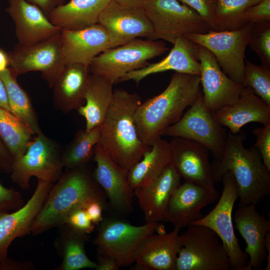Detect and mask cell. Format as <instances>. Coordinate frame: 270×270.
<instances>
[{
	"label": "cell",
	"instance_id": "obj_16",
	"mask_svg": "<svg viewBox=\"0 0 270 270\" xmlns=\"http://www.w3.org/2000/svg\"><path fill=\"white\" fill-rule=\"evenodd\" d=\"M98 23L108 34L109 48L139 37L149 39L152 32L151 22L142 8L128 7L112 0L101 12Z\"/></svg>",
	"mask_w": 270,
	"mask_h": 270
},
{
	"label": "cell",
	"instance_id": "obj_41",
	"mask_svg": "<svg viewBox=\"0 0 270 270\" xmlns=\"http://www.w3.org/2000/svg\"><path fill=\"white\" fill-rule=\"evenodd\" d=\"M66 224L72 228L82 233L89 234L95 228L83 208H78L70 212L64 220Z\"/></svg>",
	"mask_w": 270,
	"mask_h": 270
},
{
	"label": "cell",
	"instance_id": "obj_28",
	"mask_svg": "<svg viewBox=\"0 0 270 270\" xmlns=\"http://www.w3.org/2000/svg\"><path fill=\"white\" fill-rule=\"evenodd\" d=\"M111 0H70L56 7L48 16L61 30H75L98 23Z\"/></svg>",
	"mask_w": 270,
	"mask_h": 270
},
{
	"label": "cell",
	"instance_id": "obj_26",
	"mask_svg": "<svg viewBox=\"0 0 270 270\" xmlns=\"http://www.w3.org/2000/svg\"><path fill=\"white\" fill-rule=\"evenodd\" d=\"M196 44L187 38H178L168 54L161 60L130 72L123 76L118 83L128 80L138 84L146 76L168 70L200 76V64L196 54Z\"/></svg>",
	"mask_w": 270,
	"mask_h": 270
},
{
	"label": "cell",
	"instance_id": "obj_21",
	"mask_svg": "<svg viewBox=\"0 0 270 270\" xmlns=\"http://www.w3.org/2000/svg\"><path fill=\"white\" fill-rule=\"evenodd\" d=\"M218 197V190L186 182L180 184L170 198L163 221L174 226L187 227L202 218V210Z\"/></svg>",
	"mask_w": 270,
	"mask_h": 270
},
{
	"label": "cell",
	"instance_id": "obj_36",
	"mask_svg": "<svg viewBox=\"0 0 270 270\" xmlns=\"http://www.w3.org/2000/svg\"><path fill=\"white\" fill-rule=\"evenodd\" d=\"M242 84L250 88L256 96L270 105V68L246 60Z\"/></svg>",
	"mask_w": 270,
	"mask_h": 270
},
{
	"label": "cell",
	"instance_id": "obj_44",
	"mask_svg": "<svg viewBox=\"0 0 270 270\" xmlns=\"http://www.w3.org/2000/svg\"><path fill=\"white\" fill-rule=\"evenodd\" d=\"M14 160L0 138V172L10 174Z\"/></svg>",
	"mask_w": 270,
	"mask_h": 270
},
{
	"label": "cell",
	"instance_id": "obj_20",
	"mask_svg": "<svg viewBox=\"0 0 270 270\" xmlns=\"http://www.w3.org/2000/svg\"><path fill=\"white\" fill-rule=\"evenodd\" d=\"M60 36L66 65H89L95 57L110 48L108 34L98 23L78 30H62Z\"/></svg>",
	"mask_w": 270,
	"mask_h": 270
},
{
	"label": "cell",
	"instance_id": "obj_4",
	"mask_svg": "<svg viewBox=\"0 0 270 270\" xmlns=\"http://www.w3.org/2000/svg\"><path fill=\"white\" fill-rule=\"evenodd\" d=\"M242 135L228 134L222 157L212 164L215 183L230 172L234 176L240 199L238 206L256 204L270 194V171L258 150L246 148Z\"/></svg>",
	"mask_w": 270,
	"mask_h": 270
},
{
	"label": "cell",
	"instance_id": "obj_23",
	"mask_svg": "<svg viewBox=\"0 0 270 270\" xmlns=\"http://www.w3.org/2000/svg\"><path fill=\"white\" fill-rule=\"evenodd\" d=\"M214 118L230 132L237 134L245 124L255 122L270 124V105L248 87H244L238 99L234 103L212 112Z\"/></svg>",
	"mask_w": 270,
	"mask_h": 270
},
{
	"label": "cell",
	"instance_id": "obj_17",
	"mask_svg": "<svg viewBox=\"0 0 270 270\" xmlns=\"http://www.w3.org/2000/svg\"><path fill=\"white\" fill-rule=\"evenodd\" d=\"M92 160L96 163L93 175L104 192L111 208L120 214L132 210L134 190L128 180V171L122 168L96 146Z\"/></svg>",
	"mask_w": 270,
	"mask_h": 270
},
{
	"label": "cell",
	"instance_id": "obj_24",
	"mask_svg": "<svg viewBox=\"0 0 270 270\" xmlns=\"http://www.w3.org/2000/svg\"><path fill=\"white\" fill-rule=\"evenodd\" d=\"M234 221L246 244L245 252L252 269H261L267 256L266 237L270 230V221L256 210L255 204L239 206Z\"/></svg>",
	"mask_w": 270,
	"mask_h": 270
},
{
	"label": "cell",
	"instance_id": "obj_10",
	"mask_svg": "<svg viewBox=\"0 0 270 270\" xmlns=\"http://www.w3.org/2000/svg\"><path fill=\"white\" fill-rule=\"evenodd\" d=\"M221 180L223 190L215 207L191 224L207 226L218 236L228 256L230 270H252L247 254L242 250L234 233L232 214L238 195L234 176L228 171Z\"/></svg>",
	"mask_w": 270,
	"mask_h": 270
},
{
	"label": "cell",
	"instance_id": "obj_15",
	"mask_svg": "<svg viewBox=\"0 0 270 270\" xmlns=\"http://www.w3.org/2000/svg\"><path fill=\"white\" fill-rule=\"evenodd\" d=\"M196 54L200 64V86L204 105L212 112L236 101L244 88L222 70L213 54L196 44Z\"/></svg>",
	"mask_w": 270,
	"mask_h": 270
},
{
	"label": "cell",
	"instance_id": "obj_31",
	"mask_svg": "<svg viewBox=\"0 0 270 270\" xmlns=\"http://www.w3.org/2000/svg\"><path fill=\"white\" fill-rule=\"evenodd\" d=\"M54 246L62 258V262L56 270H80L96 268L97 264L90 260L85 250L88 234L72 228L66 224L60 226Z\"/></svg>",
	"mask_w": 270,
	"mask_h": 270
},
{
	"label": "cell",
	"instance_id": "obj_27",
	"mask_svg": "<svg viewBox=\"0 0 270 270\" xmlns=\"http://www.w3.org/2000/svg\"><path fill=\"white\" fill-rule=\"evenodd\" d=\"M90 74L88 65H66L52 87L54 107L68 114L83 106Z\"/></svg>",
	"mask_w": 270,
	"mask_h": 270
},
{
	"label": "cell",
	"instance_id": "obj_49",
	"mask_svg": "<svg viewBox=\"0 0 270 270\" xmlns=\"http://www.w3.org/2000/svg\"><path fill=\"white\" fill-rule=\"evenodd\" d=\"M9 66V55L0 48V72L6 70Z\"/></svg>",
	"mask_w": 270,
	"mask_h": 270
},
{
	"label": "cell",
	"instance_id": "obj_22",
	"mask_svg": "<svg viewBox=\"0 0 270 270\" xmlns=\"http://www.w3.org/2000/svg\"><path fill=\"white\" fill-rule=\"evenodd\" d=\"M181 228L164 234L152 233L138 245L134 254V268L142 270H175L176 258L181 244L179 232Z\"/></svg>",
	"mask_w": 270,
	"mask_h": 270
},
{
	"label": "cell",
	"instance_id": "obj_9",
	"mask_svg": "<svg viewBox=\"0 0 270 270\" xmlns=\"http://www.w3.org/2000/svg\"><path fill=\"white\" fill-rule=\"evenodd\" d=\"M253 25L248 23L234 30H212L205 34H190L185 37L210 50L223 72L236 82L242 84L245 69V51Z\"/></svg>",
	"mask_w": 270,
	"mask_h": 270
},
{
	"label": "cell",
	"instance_id": "obj_25",
	"mask_svg": "<svg viewBox=\"0 0 270 270\" xmlns=\"http://www.w3.org/2000/svg\"><path fill=\"white\" fill-rule=\"evenodd\" d=\"M181 178L170 164L149 186L134 190L146 223L163 221L170 198Z\"/></svg>",
	"mask_w": 270,
	"mask_h": 270
},
{
	"label": "cell",
	"instance_id": "obj_14",
	"mask_svg": "<svg viewBox=\"0 0 270 270\" xmlns=\"http://www.w3.org/2000/svg\"><path fill=\"white\" fill-rule=\"evenodd\" d=\"M170 163L185 182L194 184L211 191L214 188L210 150L204 145L180 137H173L169 142Z\"/></svg>",
	"mask_w": 270,
	"mask_h": 270
},
{
	"label": "cell",
	"instance_id": "obj_42",
	"mask_svg": "<svg viewBox=\"0 0 270 270\" xmlns=\"http://www.w3.org/2000/svg\"><path fill=\"white\" fill-rule=\"evenodd\" d=\"M24 204L21 194L14 188H6L0 183V212L16 210Z\"/></svg>",
	"mask_w": 270,
	"mask_h": 270
},
{
	"label": "cell",
	"instance_id": "obj_45",
	"mask_svg": "<svg viewBox=\"0 0 270 270\" xmlns=\"http://www.w3.org/2000/svg\"><path fill=\"white\" fill-rule=\"evenodd\" d=\"M96 270H118L120 267L112 257L98 254Z\"/></svg>",
	"mask_w": 270,
	"mask_h": 270
},
{
	"label": "cell",
	"instance_id": "obj_18",
	"mask_svg": "<svg viewBox=\"0 0 270 270\" xmlns=\"http://www.w3.org/2000/svg\"><path fill=\"white\" fill-rule=\"evenodd\" d=\"M54 184L38 180L32 195L22 206L12 212H0V264L8 258L12 242L30 233L32 223Z\"/></svg>",
	"mask_w": 270,
	"mask_h": 270
},
{
	"label": "cell",
	"instance_id": "obj_11",
	"mask_svg": "<svg viewBox=\"0 0 270 270\" xmlns=\"http://www.w3.org/2000/svg\"><path fill=\"white\" fill-rule=\"evenodd\" d=\"M188 110L162 136L180 137L198 142L212 152L216 160L224 153L228 134L224 126L212 116L204 104L201 92Z\"/></svg>",
	"mask_w": 270,
	"mask_h": 270
},
{
	"label": "cell",
	"instance_id": "obj_5",
	"mask_svg": "<svg viewBox=\"0 0 270 270\" xmlns=\"http://www.w3.org/2000/svg\"><path fill=\"white\" fill-rule=\"evenodd\" d=\"M168 50L162 42L134 38L121 46L108 48L95 57L88 65L90 73L100 76L114 84L126 74L146 66L148 60Z\"/></svg>",
	"mask_w": 270,
	"mask_h": 270
},
{
	"label": "cell",
	"instance_id": "obj_3",
	"mask_svg": "<svg viewBox=\"0 0 270 270\" xmlns=\"http://www.w3.org/2000/svg\"><path fill=\"white\" fill-rule=\"evenodd\" d=\"M140 96L122 89L114 90L113 98L100 125L96 146L122 168L128 170L150 146L138 137L134 120Z\"/></svg>",
	"mask_w": 270,
	"mask_h": 270
},
{
	"label": "cell",
	"instance_id": "obj_38",
	"mask_svg": "<svg viewBox=\"0 0 270 270\" xmlns=\"http://www.w3.org/2000/svg\"><path fill=\"white\" fill-rule=\"evenodd\" d=\"M196 11L210 28L218 30L216 12L218 0H178Z\"/></svg>",
	"mask_w": 270,
	"mask_h": 270
},
{
	"label": "cell",
	"instance_id": "obj_50",
	"mask_svg": "<svg viewBox=\"0 0 270 270\" xmlns=\"http://www.w3.org/2000/svg\"><path fill=\"white\" fill-rule=\"evenodd\" d=\"M266 253L268 254L266 256L267 264L266 270H270V232L267 234L266 237Z\"/></svg>",
	"mask_w": 270,
	"mask_h": 270
},
{
	"label": "cell",
	"instance_id": "obj_37",
	"mask_svg": "<svg viewBox=\"0 0 270 270\" xmlns=\"http://www.w3.org/2000/svg\"><path fill=\"white\" fill-rule=\"evenodd\" d=\"M260 59L270 67V22L254 24L248 44Z\"/></svg>",
	"mask_w": 270,
	"mask_h": 270
},
{
	"label": "cell",
	"instance_id": "obj_8",
	"mask_svg": "<svg viewBox=\"0 0 270 270\" xmlns=\"http://www.w3.org/2000/svg\"><path fill=\"white\" fill-rule=\"evenodd\" d=\"M62 150L58 144L42 132L35 136L24 154L14 160L10 176L21 188H30V180L54 184L62 174Z\"/></svg>",
	"mask_w": 270,
	"mask_h": 270
},
{
	"label": "cell",
	"instance_id": "obj_2",
	"mask_svg": "<svg viewBox=\"0 0 270 270\" xmlns=\"http://www.w3.org/2000/svg\"><path fill=\"white\" fill-rule=\"evenodd\" d=\"M200 86V76L175 72L162 92L142 102L134 116L141 141L150 146L161 138L164 130L180 119L202 92Z\"/></svg>",
	"mask_w": 270,
	"mask_h": 270
},
{
	"label": "cell",
	"instance_id": "obj_29",
	"mask_svg": "<svg viewBox=\"0 0 270 270\" xmlns=\"http://www.w3.org/2000/svg\"><path fill=\"white\" fill-rule=\"evenodd\" d=\"M170 163V144L160 138L128 170V180L131 188L134 190L149 186Z\"/></svg>",
	"mask_w": 270,
	"mask_h": 270
},
{
	"label": "cell",
	"instance_id": "obj_30",
	"mask_svg": "<svg viewBox=\"0 0 270 270\" xmlns=\"http://www.w3.org/2000/svg\"><path fill=\"white\" fill-rule=\"evenodd\" d=\"M112 85L100 76L90 74L84 104L77 110L86 120V130L102 124L112 100Z\"/></svg>",
	"mask_w": 270,
	"mask_h": 270
},
{
	"label": "cell",
	"instance_id": "obj_33",
	"mask_svg": "<svg viewBox=\"0 0 270 270\" xmlns=\"http://www.w3.org/2000/svg\"><path fill=\"white\" fill-rule=\"evenodd\" d=\"M100 133V126L89 130H78L72 140L62 150L64 168L70 170L88 165L93 158Z\"/></svg>",
	"mask_w": 270,
	"mask_h": 270
},
{
	"label": "cell",
	"instance_id": "obj_32",
	"mask_svg": "<svg viewBox=\"0 0 270 270\" xmlns=\"http://www.w3.org/2000/svg\"><path fill=\"white\" fill-rule=\"evenodd\" d=\"M18 75L10 68L0 72L6 90L10 112L32 130L34 136L42 132L30 98L18 84Z\"/></svg>",
	"mask_w": 270,
	"mask_h": 270
},
{
	"label": "cell",
	"instance_id": "obj_46",
	"mask_svg": "<svg viewBox=\"0 0 270 270\" xmlns=\"http://www.w3.org/2000/svg\"><path fill=\"white\" fill-rule=\"evenodd\" d=\"M39 7L48 16L57 6L63 4L64 0H26Z\"/></svg>",
	"mask_w": 270,
	"mask_h": 270
},
{
	"label": "cell",
	"instance_id": "obj_6",
	"mask_svg": "<svg viewBox=\"0 0 270 270\" xmlns=\"http://www.w3.org/2000/svg\"><path fill=\"white\" fill-rule=\"evenodd\" d=\"M142 8L152 27L149 40L173 44L180 38L212 30L196 11L178 0H146Z\"/></svg>",
	"mask_w": 270,
	"mask_h": 270
},
{
	"label": "cell",
	"instance_id": "obj_43",
	"mask_svg": "<svg viewBox=\"0 0 270 270\" xmlns=\"http://www.w3.org/2000/svg\"><path fill=\"white\" fill-rule=\"evenodd\" d=\"M106 206L98 202L88 204L84 210L90 220L94 224H99L104 219L102 210Z\"/></svg>",
	"mask_w": 270,
	"mask_h": 270
},
{
	"label": "cell",
	"instance_id": "obj_34",
	"mask_svg": "<svg viewBox=\"0 0 270 270\" xmlns=\"http://www.w3.org/2000/svg\"><path fill=\"white\" fill-rule=\"evenodd\" d=\"M34 136L11 112L0 108V138L14 160L22 156Z\"/></svg>",
	"mask_w": 270,
	"mask_h": 270
},
{
	"label": "cell",
	"instance_id": "obj_40",
	"mask_svg": "<svg viewBox=\"0 0 270 270\" xmlns=\"http://www.w3.org/2000/svg\"><path fill=\"white\" fill-rule=\"evenodd\" d=\"M252 134L256 136L253 147L258 150L264 164L270 171V124L255 128Z\"/></svg>",
	"mask_w": 270,
	"mask_h": 270
},
{
	"label": "cell",
	"instance_id": "obj_48",
	"mask_svg": "<svg viewBox=\"0 0 270 270\" xmlns=\"http://www.w3.org/2000/svg\"><path fill=\"white\" fill-rule=\"evenodd\" d=\"M115 2L130 8H142L146 0H112Z\"/></svg>",
	"mask_w": 270,
	"mask_h": 270
},
{
	"label": "cell",
	"instance_id": "obj_39",
	"mask_svg": "<svg viewBox=\"0 0 270 270\" xmlns=\"http://www.w3.org/2000/svg\"><path fill=\"white\" fill-rule=\"evenodd\" d=\"M243 24L270 22V0H262L248 8L244 11Z\"/></svg>",
	"mask_w": 270,
	"mask_h": 270
},
{
	"label": "cell",
	"instance_id": "obj_12",
	"mask_svg": "<svg viewBox=\"0 0 270 270\" xmlns=\"http://www.w3.org/2000/svg\"><path fill=\"white\" fill-rule=\"evenodd\" d=\"M100 224L94 244L98 254L113 258L120 266L134 263L138 245L160 226L157 222L136 226L116 218L103 219Z\"/></svg>",
	"mask_w": 270,
	"mask_h": 270
},
{
	"label": "cell",
	"instance_id": "obj_47",
	"mask_svg": "<svg viewBox=\"0 0 270 270\" xmlns=\"http://www.w3.org/2000/svg\"><path fill=\"white\" fill-rule=\"evenodd\" d=\"M0 108L10 112L8 104L6 90L3 80L0 77Z\"/></svg>",
	"mask_w": 270,
	"mask_h": 270
},
{
	"label": "cell",
	"instance_id": "obj_1",
	"mask_svg": "<svg viewBox=\"0 0 270 270\" xmlns=\"http://www.w3.org/2000/svg\"><path fill=\"white\" fill-rule=\"evenodd\" d=\"M106 196L88 165L66 170L53 184L34 218L30 233L36 236L63 224L68 216L92 202L106 205Z\"/></svg>",
	"mask_w": 270,
	"mask_h": 270
},
{
	"label": "cell",
	"instance_id": "obj_19",
	"mask_svg": "<svg viewBox=\"0 0 270 270\" xmlns=\"http://www.w3.org/2000/svg\"><path fill=\"white\" fill-rule=\"evenodd\" d=\"M6 12L12 20L18 44H32L50 38L61 31L38 6L26 0H8Z\"/></svg>",
	"mask_w": 270,
	"mask_h": 270
},
{
	"label": "cell",
	"instance_id": "obj_13",
	"mask_svg": "<svg viewBox=\"0 0 270 270\" xmlns=\"http://www.w3.org/2000/svg\"><path fill=\"white\" fill-rule=\"evenodd\" d=\"M60 32L32 44L23 46L18 44L8 54L10 68L18 75L40 72L52 88L66 66Z\"/></svg>",
	"mask_w": 270,
	"mask_h": 270
},
{
	"label": "cell",
	"instance_id": "obj_35",
	"mask_svg": "<svg viewBox=\"0 0 270 270\" xmlns=\"http://www.w3.org/2000/svg\"><path fill=\"white\" fill-rule=\"evenodd\" d=\"M262 0H218L216 18L218 30H230L243 26L245 10Z\"/></svg>",
	"mask_w": 270,
	"mask_h": 270
},
{
	"label": "cell",
	"instance_id": "obj_7",
	"mask_svg": "<svg viewBox=\"0 0 270 270\" xmlns=\"http://www.w3.org/2000/svg\"><path fill=\"white\" fill-rule=\"evenodd\" d=\"M181 247L175 270H229L230 263L221 240L210 228L191 224L179 235Z\"/></svg>",
	"mask_w": 270,
	"mask_h": 270
}]
</instances>
